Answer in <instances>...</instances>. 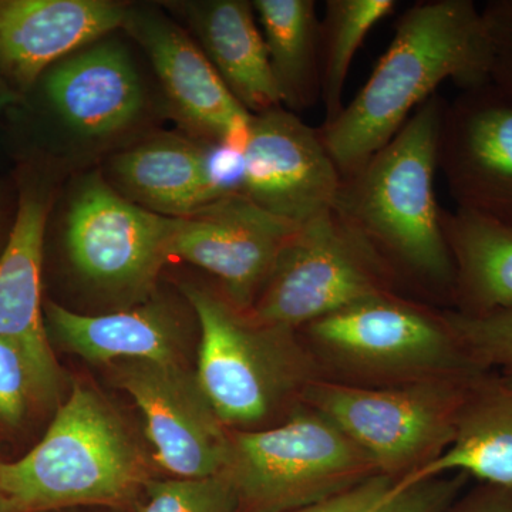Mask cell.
<instances>
[{"instance_id":"obj_1","label":"cell","mask_w":512,"mask_h":512,"mask_svg":"<svg viewBox=\"0 0 512 512\" xmlns=\"http://www.w3.org/2000/svg\"><path fill=\"white\" fill-rule=\"evenodd\" d=\"M446 103L439 93L424 101L387 146L342 178L332 211L397 293L451 303L454 264L434 184Z\"/></svg>"},{"instance_id":"obj_2","label":"cell","mask_w":512,"mask_h":512,"mask_svg":"<svg viewBox=\"0 0 512 512\" xmlns=\"http://www.w3.org/2000/svg\"><path fill=\"white\" fill-rule=\"evenodd\" d=\"M446 80L461 90L490 80V46L473 0H423L399 16L392 42L355 99L318 128L340 177L387 146Z\"/></svg>"},{"instance_id":"obj_3","label":"cell","mask_w":512,"mask_h":512,"mask_svg":"<svg viewBox=\"0 0 512 512\" xmlns=\"http://www.w3.org/2000/svg\"><path fill=\"white\" fill-rule=\"evenodd\" d=\"M147 481L144 458L119 414L80 383L35 448L13 463L0 461V493L10 512L120 507Z\"/></svg>"},{"instance_id":"obj_4","label":"cell","mask_w":512,"mask_h":512,"mask_svg":"<svg viewBox=\"0 0 512 512\" xmlns=\"http://www.w3.org/2000/svg\"><path fill=\"white\" fill-rule=\"evenodd\" d=\"M319 370L353 386H402L485 375L443 311L396 292L369 296L298 330Z\"/></svg>"},{"instance_id":"obj_5","label":"cell","mask_w":512,"mask_h":512,"mask_svg":"<svg viewBox=\"0 0 512 512\" xmlns=\"http://www.w3.org/2000/svg\"><path fill=\"white\" fill-rule=\"evenodd\" d=\"M181 291L201 330L195 376L228 430L259 429L322 377L298 333L259 325L222 293Z\"/></svg>"},{"instance_id":"obj_6","label":"cell","mask_w":512,"mask_h":512,"mask_svg":"<svg viewBox=\"0 0 512 512\" xmlns=\"http://www.w3.org/2000/svg\"><path fill=\"white\" fill-rule=\"evenodd\" d=\"M225 477L241 512H288L380 474L369 457L311 406L269 429L229 430Z\"/></svg>"},{"instance_id":"obj_7","label":"cell","mask_w":512,"mask_h":512,"mask_svg":"<svg viewBox=\"0 0 512 512\" xmlns=\"http://www.w3.org/2000/svg\"><path fill=\"white\" fill-rule=\"evenodd\" d=\"M477 379L369 387L319 377L303 403L336 424L380 474L403 478L450 446L458 413Z\"/></svg>"},{"instance_id":"obj_8","label":"cell","mask_w":512,"mask_h":512,"mask_svg":"<svg viewBox=\"0 0 512 512\" xmlns=\"http://www.w3.org/2000/svg\"><path fill=\"white\" fill-rule=\"evenodd\" d=\"M387 292H396L389 276L330 210L299 227L285 245L248 316L259 325L298 332L350 303Z\"/></svg>"},{"instance_id":"obj_9","label":"cell","mask_w":512,"mask_h":512,"mask_svg":"<svg viewBox=\"0 0 512 512\" xmlns=\"http://www.w3.org/2000/svg\"><path fill=\"white\" fill-rule=\"evenodd\" d=\"M173 218L134 204L99 174L84 177L66 217L74 268L100 288L146 298L170 258Z\"/></svg>"},{"instance_id":"obj_10","label":"cell","mask_w":512,"mask_h":512,"mask_svg":"<svg viewBox=\"0 0 512 512\" xmlns=\"http://www.w3.org/2000/svg\"><path fill=\"white\" fill-rule=\"evenodd\" d=\"M113 379L143 414L146 436L161 468L175 478L224 473L229 430L195 373L181 362L120 360L113 363Z\"/></svg>"},{"instance_id":"obj_11","label":"cell","mask_w":512,"mask_h":512,"mask_svg":"<svg viewBox=\"0 0 512 512\" xmlns=\"http://www.w3.org/2000/svg\"><path fill=\"white\" fill-rule=\"evenodd\" d=\"M298 229L235 192L173 218L170 258L210 272L231 305L248 313Z\"/></svg>"},{"instance_id":"obj_12","label":"cell","mask_w":512,"mask_h":512,"mask_svg":"<svg viewBox=\"0 0 512 512\" xmlns=\"http://www.w3.org/2000/svg\"><path fill=\"white\" fill-rule=\"evenodd\" d=\"M340 181L318 128L284 106L252 114L239 194L302 227L332 210Z\"/></svg>"},{"instance_id":"obj_13","label":"cell","mask_w":512,"mask_h":512,"mask_svg":"<svg viewBox=\"0 0 512 512\" xmlns=\"http://www.w3.org/2000/svg\"><path fill=\"white\" fill-rule=\"evenodd\" d=\"M437 164L457 208L512 225V97L488 80L447 101Z\"/></svg>"},{"instance_id":"obj_14","label":"cell","mask_w":512,"mask_h":512,"mask_svg":"<svg viewBox=\"0 0 512 512\" xmlns=\"http://www.w3.org/2000/svg\"><path fill=\"white\" fill-rule=\"evenodd\" d=\"M123 28L146 50L181 123L208 144L244 153L252 114L229 92L200 46L154 10H127Z\"/></svg>"},{"instance_id":"obj_15","label":"cell","mask_w":512,"mask_h":512,"mask_svg":"<svg viewBox=\"0 0 512 512\" xmlns=\"http://www.w3.org/2000/svg\"><path fill=\"white\" fill-rule=\"evenodd\" d=\"M50 198L42 188L20 194L18 214L0 255V339L25 359L40 402L55 399L60 369L42 319L43 239Z\"/></svg>"},{"instance_id":"obj_16","label":"cell","mask_w":512,"mask_h":512,"mask_svg":"<svg viewBox=\"0 0 512 512\" xmlns=\"http://www.w3.org/2000/svg\"><path fill=\"white\" fill-rule=\"evenodd\" d=\"M109 0H0V72L28 90L50 67L124 25Z\"/></svg>"},{"instance_id":"obj_17","label":"cell","mask_w":512,"mask_h":512,"mask_svg":"<svg viewBox=\"0 0 512 512\" xmlns=\"http://www.w3.org/2000/svg\"><path fill=\"white\" fill-rule=\"evenodd\" d=\"M45 92L57 117L76 136L104 140L136 124L144 92L124 46L99 40L46 72Z\"/></svg>"},{"instance_id":"obj_18","label":"cell","mask_w":512,"mask_h":512,"mask_svg":"<svg viewBox=\"0 0 512 512\" xmlns=\"http://www.w3.org/2000/svg\"><path fill=\"white\" fill-rule=\"evenodd\" d=\"M211 148L177 134H158L110 164L116 190L144 210L180 218L224 197L212 173Z\"/></svg>"},{"instance_id":"obj_19","label":"cell","mask_w":512,"mask_h":512,"mask_svg":"<svg viewBox=\"0 0 512 512\" xmlns=\"http://www.w3.org/2000/svg\"><path fill=\"white\" fill-rule=\"evenodd\" d=\"M448 474L512 488V387L493 373H485L468 389L450 446L399 483L412 485Z\"/></svg>"},{"instance_id":"obj_20","label":"cell","mask_w":512,"mask_h":512,"mask_svg":"<svg viewBox=\"0 0 512 512\" xmlns=\"http://www.w3.org/2000/svg\"><path fill=\"white\" fill-rule=\"evenodd\" d=\"M192 28L229 92L251 114L282 106L252 2L208 0L188 6Z\"/></svg>"},{"instance_id":"obj_21","label":"cell","mask_w":512,"mask_h":512,"mask_svg":"<svg viewBox=\"0 0 512 512\" xmlns=\"http://www.w3.org/2000/svg\"><path fill=\"white\" fill-rule=\"evenodd\" d=\"M46 315L60 342L87 362H181L180 322L164 302L100 316L80 315L49 302Z\"/></svg>"},{"instance_id":"obj_22","label":"cell","mask_w":512,"mask_h":512,"mask_svg":"<svg viewBox=\"0 0 512 512\" xmlns=\"http://www.w3.org/2000/svg\"><path fill=\"white\" fill-rule=\"evenodd\" d=\"M454 264L453 311L481 316L512 311V225L456 208L443 210Z\"/></svg>"},{"instance_id":"obj_23","label":"cell","mask_w":512,"mask_h":512,"mask_svg":"<svg viewBox=\"0 0 512 512\" xmlns=\"http://www.w3.org/2000/svg\"><path fill=\"white\" fill-rule=\"evenodd\" d=\"M282 106L311 109L320 100L319 23L313 0H255Z\"/></svg>"},{"instance_id":"obj_24","label":"cell","mask_w":512,"mask_h":512,"mask_svg":"<svg viewBox=\"0 0 512 512\" xmlns=\"http://www.w3.org/2000/svg\"><path fill=\"white\" fill-rule=\"evenodd\" d=\"M394 0H326L319 23L320 101L325 121L343 110V93L357 50L377 23L392 15Z\"/></svg>"},{"instance_id":"obj_25","label":"cell","mask_w":512,"mask_h":512,"mask_svg":"<svg viewBox=\"0 0 512 512\" xmlns=\"http://www.w3.org/2000/svg\"><path fill=\"white\" fill-rule=\"evenodd\" d=\"M467 481L464 474H450L402 485L399 478L375 474L343 493L288 512H448Z\"/></svg>"},{"instance_id":"obj_26","label":"cell","mask_w":512,"mask_h":512,"mask_svg":"<svg viewBox=\"0 0 512 512\" xmlns=\"http://www.w3.org/2000/svg\"><path fill=\"white\" fill-rule=\"evenodd\" d=\"M443 315L473 362L512 387V311L481 316L443 311Z\"/></svg>"},{"instance_id":"obj_27","label":"cell","mask_w":512,"mask_h":512,"mask_svg":"<svg viewBox=\"0 0 512 512\" xmlns=\"http://www.w3.org/2000/svg\"><path fill=\"white\" fill-rule=\"evenodd\" d=\"M138 512H241L238 495L224 474L204 478L148 480Z\"/></svg>"},{"instance_id":"obj_28","label":"cell","mask_w":512,"mask_h":512,"mask_svg":"<svg viewBox=\"0 0 512 512\" xmlns=\"http://www.w3.org/2000/svg\"><path fill=\"white\" fill-rule=\"evenodd\" d=\"M36 402L39 393L25 359L0 339V430L18 429Z\"/></svg>"},{"instance_id":"obj_29","label":"cell","mask_w":512,"mask_h":512,"mask_svg":"<svg viewBox=\"0 0 512 512\" xmlns=\"http://www.w3.org/2000/svg\"><path fill=\"white\" fill-rule=\"evenodd\" d=\"M481 16L490 46V82L512 97V0H490Z\"/></svg>"},{"instance_id":"obj_30","label":"cell","mask_w":512,"mask_h":512,"mask_svg":"<svg viewBox=\"0 0 512 512\" xmlns=\"http://www.w3.org/2000/svg\"><path fill=\"white\" fill-rule=\"evenodd\" d=\"M448 512H512V488L481 484L458 498Z\"/></svg>"},{"instance_id":"obj_31","label":"cell","mask_w":512,"mask_h":512,"mask_svg":"<svg viewBox=\"0 0 512 512\" xmlns=\"http://www.w3.org/2000/svg\"><path fill=\"white\" fill-rule=\"evenodd\" d=\"M19 97V93L16 92V89L10 86L8 80H6L5 76L0 72V113L8 109V107L13 106V104L18 103Z\"/></svg>"},{"instance_id":"obj_32","label":"cell","mask_w":512,"mask_h":512,"mask_svg":"<svg viewBox=\"0 0 512 512\" xmlns=\"http://www.w3.org/2000/svg\"><path fill=\"white\" fill-rule=\"evenodd\" d=\"M0 512H10L8 501L5 500L2 493H0Z\"/></svg>"}]
</instances>
